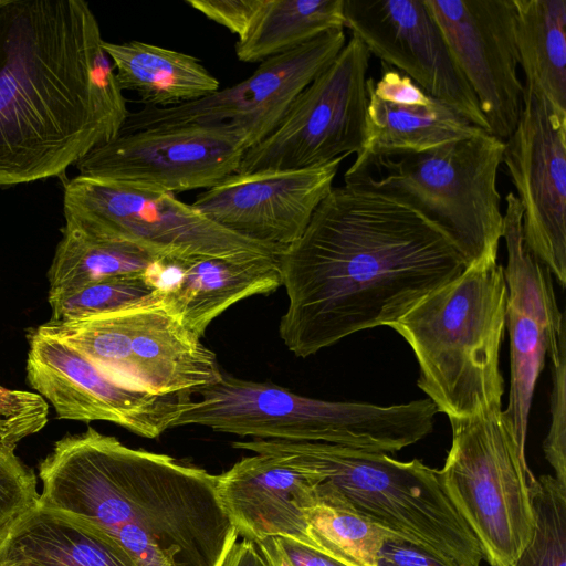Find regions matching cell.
Segmentation results:
<instances>
[{
    "instance_id": "cell-1",
    "label": "cell",
    "mask_w": 566,
    "mask_h": 566,
    "mask_svg": "<svg viewBox=\"0 0 566 566\" xmlns=\"http://www.w3.org/2000/svg\"><path fill=\"white\" fill-rule=\"evenodd\" d=\"M277 259L289 300L279 334L302 358L354 333L390 326L467 268L415 210L347 186L333 187Z\"/></svg>"
},
{
    "instance_id": "cell-2",
    "label": "cell",
    "mask_w": 566,
    "mask_h": 566,
    "mask_svg": "<svg viewBox=\"0 0 566 566\" xmlns=\"http://www.w3.org/2000/svg\"><path fill=\"white\" fill-rule=\"evenodd\" d=\"M84 0H0V186L56 177L129 115Z\"/></svg>"
},
{
    "instance_id": "cell-3",
    "label": "cell",
    "mask_w": 566,
    "mask_h": 566,
    "mask_svg": "<svg viewBox=\"0 0 566 566\" xmlns=\"http://www.w3.org/2000/svg\"><path fill=\"white\" fill-rule=\"evenodd\" d=\"M39 476L40 505L98 527L139 566H222L239 536L217 475L92 427L57 440Z\"/></svg>"
},
{
    "instance_id": "cell-4",
    "label": "cell",
    "mask_w": 566,
    "mask_h": 566,
    "mask_svg": "<svg viewBox=\"0 0 566 566\" xmlns=\"http://www.w3.org/2000/svg\"><path fill=\"white\" fill-rule=\"evenodd\" d=\"M232 446L313 473L316 494L355 511L446 566H481L480 543L447 495L437 469L323 442L253 439Z\"/></svg>"
},
{
    "instance_id": "cell-5",
    "label": "cell",
    "mask_w": 566,
    "mask_h": 566,
    "mask_svg": "<svg viewBox=\"0 0 566 566\" xmlns=\"http://www.w3.org/2000/svg\"><path fill=\"white\" fill-rule=\"evenodd\" d=\"M507 289L497 259L473 263L390 325L411 347L418 387L450 419L502 406Z\"/></svg>"
},
{
    "instance_id": "cell-6",
    "label": "cell",
    "mask_w": 566,
    "mask_h": 566,
    "mask_svg": "<svg viewBox=\"0 0 566 566\" xmlns=\"http://www.w3.org/2000/svg\"><path fill=\"white\" fill-rule=\"evenodd\" d=\"M196 394L200 399L188 405L174 428L198 424L254 439L323 442L384 453L426 438L438 413L428 398L391 406L328 401L226 374Z\"/></svg>"
},
{
    "instance_id": "cell-7",
    "label": "cell",
    "mask_w": 566,
    "mask_h": 566,
    "mask_svg": "<svg viewBox=\"0 0 566 566\" xmlns=\"http://www.w3.org/2000/svg\"><path fill=\"white\" fill-rule=\"evenodd\" d=\"M504 140L483 132L419 153L356 157L344 186L415 210L453 244L467 266L497 259L504 213L497 189Z\"/></svg>"
},
{
    "instance_id": "cell-8",
    "label": "cell",
    "mask_w": 566,
    "mask_h": 566,
    "mask_svg": "<svg viewBox=\"0 0 566 566\" xmlns=\"http://www.w3.org/2000/svg\"><path fill=\"white\" fill-rule=\"evenodd\" d=\"M451 447L442 486L478 538L490 566H511L530 542L535 517L525 448L512 433L502 406L450 419Z\"/></svg>"
},
{
    "instance_id": "cell-9",
    "label": "cell",
    "mask_w": 566,
    "mask_h": 566,
    "mask_svg": "<svg viewBox=\"0 0 566 566\" xmlns=\"http://www.w3.org/2000/svg\"><path fill=\"white\" fill-rule=\"evenodd\" d=\"M36 331L73 347L98 369L157 395L196 394L220 380L216 355L156 295L119 311Z\"/></svg>"
},
{
    "instance_id": "cell-10",
    "label": "cell",
    "mask_w": 566,
    "mask_h": 566,
    "mask_svg": "<svg viewBox=\"0 0 566 566\" xmlns=\"http://www.w3.org/2000/svg\"><path fill=\"white\" fill-rule=\"evenodd\" d=\"M64 229L135 243L159 259L274 254L213 223L175 195L137 184L77 175L63 192Z\"/></svg>"
},
{
    "instance_id": "cell-11",
    "label": "cell",
    "mask_w": 566,
    "mask_h": 566,
    "mask_svg": "<svg viewBox=\"0 0 566 566\" xmlns=\"http://www.w3.org/2000/svg\"><path fill=\"white\" fill-rule=\"evenodd\" d=\"M370 53L352 35L279 126L245 150L238 172L301 169L358 154L366 138Z\"/></svg>"
},
{
    "instance_id": "cell-12",
    "label": "cell",
    "mask_w": 566,
    "mask_h": 566,
    "mask_svg": "<svg viewBox=\"0 0 566 566\" xmlns=\"http://www.w3.org/2000/svg\"><path fill=\"white\" fill-rule=\"evenodd\" d=\"M345 44L344 29L328 31L293 51L262 61L248 78L200 99L129 112L120 133L158 127H214L235 134L249 149L279 126L301 92Z\"/></svg>"
},
{
    "instance_id": "cell-13",
    "label": "cell",
    "mask_w": 566,
    "mask_h": 566,
    "mask_svg": "<svg viewBox=\"0 0 566 566\" xmlns=\"http://www.w3.org/2000/svg\"><path fill=\"white\" fill-rule=\"evenodd\" d=\"M27 379L50 402L56 416L82 422L107 421L154 439L192 401L191 394L157 395L109 377L64 342L29 334Z\"/></svg>"
},
{
    "instance_id": "cell-14",
    "label": "cell",
    "mask_w": 566,
    "mask_h": 566,
    "mask_svg": "<svg viewBox=\"0 0 566 566\" xmlns=\"http://www.w3.org/2000/svg\"><path fill=\"white\" fill-rule=\"evenodd\" d=\"M503 237L507 263L505 328L510 337V394L503 410L522 448L536 381L546 355L554 359L566 344L564 314L559 311L549 270L528 250L523 239V209L512 191L505 197Z\"/></svg>"
},
{
    "instance_id": "cell-15",
    "label": "cell",
    "mask_w": 566,
    "mask_h": 566,
    "mask_svg": "<svg viewBox=\"0 0 566 566\" xmlns=\"http://www.w3.org/2000/svg\"><path fill=\"white\" fill-rule=\"evenodd\" d=\"M245 150L240 137L222 128L158 127L120 133L76 167L82 176L175 195L207 190L238 172Z\"/></svg>"
},
{
    "instance_id": "cell-16",
    "label": "cell",
    "mask_w": 566,
    "mask_h": 566,
    "mask_svg": "<svg viewBox=\"0 0 566 566\" xmlns=\"http://www.w3.org/2000/svg\"><path fill=\"white\" fill-rule=\"evenodd\" d=\"M523 209L528 250L566 285V118L524 91L523 109L504 140L503 161Z\"/></svg>"
},
{
    "instance_id": "cell-17",
    "label": "cell",
    "mask_w": 566,
    "mask_h": 566,
    "mask_svg": "<svg viewBox=\"0 0 566 566\" xmlns=\"http://www.w3.org/2000/svg\"><path fill=\"white\" fill-rule=\"evenodd\" d=\"M473 91L489 133L506 140L524 102L513 0H423Z\"/></svg>"
},
{
    "instance_id": "cell-18",
    "label": "cell",
    "mask_w": 566,
    "mask_h": 566,
    "mask_svg": "<svg viewBox=\"0 0 566 566\" xmlns=\"http://www.w3.org/2000/svg\"><path fill=\"white\" fill-rule=\"evenodd\" d=\"M344 28L370 55L489 132L478 99L423 0H344Z\"/></svg>"
},
{
    "instance_id": "cell-19",
    "label": "cell",
    "mask_w": 566,
    "mask_h": 566,
    "mask_svg": "<svg viewBox=\"0 0 566 566\" xmlns=\"http://www.w3.org/2000/svg\"><path fill=\"white\" fill-rule=\"evenodd\" d=\"M346 157L301 169L235 172L191 205L219 227L281 254L302 235Z\"/></svg>"
},
{
    "instance_id": "cell-20",
    "label": "cell",
    "mask_w": 566,
    "mask_h": 566,
    "mask_svg": "<svg viewBox=\"0 0 566 566\" xmlns=\"http://www.w3.org/2000/svg\"><path fill=\"white\" fill-rule=\"evenodd\" d=\"M317 478L269 453L244 457L217 475L220 503L239 536L254 544L274 536L306 541L304 509Z\"/></svg>"
},
{
    "instance_id": "cell-21",
    "label": "cell",
    "mask_w": 566,
    "mask_h": 566,
    "mask_svg": "<svg viewBox=\"0 0 566 566\" xmlns=\"http://www.w3.org/2000/svg\"><path fill=\"white\" fill-rule=\"evenodd\" d=\"M279 255L209 256L171 262L177 280L160 297L201 338L210 323L237 302L282 286Z\"/></svg>"
},
{
    "instance_id": "cell-22",
    "label": "cell",
    "mask_w": 566,
    "mask_h": 566,
    "mask_svg": "<svg viewBox=\"0 0 566 566\" xmlns=\"http://www.w3.org/2000/svg\"><path fill=\"white\" fill-rule=\"evenodd\" d=\"M0 566H139L112 536L36 503L0 535Z\"/></svg>"
},
{
    "instance_id": "cell-23",
    "label": "cell",
    "mask_w": 566,
    "mask_h": 566,
    "mask_svg": "<svg viewBox=\"0 0 566 566\" xmlns=\"http://www.w3.org/2000/svg\"><path fill=\"white\" fill-rule=\"evenodd\" d=\"M103 48L120 90L136 93L145 106H176L220 88L219 81L190 54L137 40L104 41Z\"/></svg>"
},
{
    "instance_id": "cell-24",
    "label": "cell",
    "mask_w": 566,
    "mask_h": 566,
    "mask_svg": "<svg viewBox=\"0 0 566 566\" xmlns=\"http://www.w3.org/2000/svg\"><path fill=\"white\" fill-rule=\"evenodd\" d=\"M367 95L366 138L356 157L419 153L486 132L430 95L403 104L382 101L368 90Z\"/></svg>"
},
{
    "instance_id": "cell-25",
    "label": "cell",
    "mask_w": 566,
    "mask_h": 566,
    "mask_svg": "<svg viewBox=\"0 0 566 566\" xmlns=\"http://www.w3.org/2000/svg\"><path fill=\"white\" fill-rule=\"evenodd\" d=\"M524 91L543 96L566 118V0H513Z\"/></svg>"
},
{
    "instance_id": "cell-26",
    "label": "cell",
    "mask_w": 566,
    "mask_h": 566,
    "mask_svg": "<svg viewBox=\"0 0 566 566\" xmlns=\"http://www.w3.org/2000/svg\"><path fill=\"white\" fill-rule=\"evenodd\" d=\"M337 29H344V0H264L234 51L241 62H262Z\"/></svg>"
},
{
    "instance_id": "cell-27",
    "label": "cell",
    "mask_w": 566,
    "mask_h": 566,
    "mask_svg": "<svg viewBox=\"0 0 566 566\" xmlns=\"http://www.w3.org/2000/svg\"><path fill=\"white\" fill-rule=\"evenodd\" d=\"M163 261L135 243L94 238L63 228L48 272L49 295L108 277L148 273Z\"/></svg>"
},
{
    "instance_id": "cell-28",
    "label": "cell",
    "mask_w": 566,
    "mask_h": 566,
    "mask_svg": "<svg viewBox=\"0 0 566 566\" xmlns=\"http://www.w3.org/2000/svg\"><path fill=\"white\" fill-rule=\"evenodd\" d=\"M306 541L337 551L364 566H378L387 541H401L368 517L319 497L304 509Z\"/></svg>"
},
{
    "instance_id": "cell-29",
    "label": "cell",
    "mask_w": 566,
    "mask_h": 566,
    "mask_svg": "<svg viewBox=\"0 0 566 566\" xmlns=\"http://www.w3.org/2000/svg\"><path fill=\"white\" fill-rule=\"evenodd\" d=\"M159 287L149 272L104 279L49 295L51 322H69L123 310L156 295Z\"/></svg>"
},
{
    "instance_id": "cell-30",
    "label": "cell",
    "mask_w": 566,
    "mask_h": 566,
    "mask_svg": "<svg viewBox=\"0 0 566 566\" xmlns=\"http://www.w3.org/2000/svg\"><path fill=\"white\" fill-rule=\"evenodd\" d=\"M532 502L534 532L511 566H566V485L543 474L534 482Z\"/></svg>"
},
{
    "instance_id": "cell-31",
    "label": "cell",
    "mask_w": 566,
    "mask_h": 566,
    "mask_svg": "<svg viewBox=\"0 0 566 566\" xmlns=\"http://www.w3.org/2000/svg\"><path fill=\"white\" fill-rule=\"evenodd\" d=\"M14 447L0 441V535L39 501L36 478L14 453Z\"/></svg>"
},
{
    "instance_id": "cell-32",
    "label": "cell",
    "mask_w": 566,
    "mask_h": 566,
    "mask_svg": "<svg viewBox=\"0 0 566 566\" xmlns=\"http://www.w3.org/2000/svg\"><path fill=\"white\" fill-rule=\"evenodd\" d=\"M49 405L39 394L0 385V441L15 448L48 422Z\"/></svg>"
},
{
    "instance_id": "cell-33",
    "label": "cell",
    "mask_w": 566,
    "mask_h": 566,
    "mask_svg": "<svg viewBox=\"0 0 566 566\" xmlns=\"http://www.w3.org/2000/svg\"><path fill=\"white\" fill-rule=\"evenodd\" d=\"M549 361L553 384L549 396L551 424L543 451L556 480L566 485V344Z\"/></svg>"
},
{
    "instance_id": "cell-34",
    "label": "cell",
    "mask_w": 566,
    "mask_h": 566,
    "mask_svg": "<svg viewBox=\"0 0 566 566\" xmlns=\"http://www.w3.org/2000/svg\"><path fill=\"white\" fill-rule=\"evenodd\" d=\"M266 566H364L332 548L274 536L255 544Z\"/></svg>"
},
{
    "instance_id": "cell-35",
    "label": "cell",
    "mask_w": 566,
    "mask_h": 566,
    "mask_svg": "<svg viewBox=\"0 0 566 566\" xmlns=\"http://www.w3.org/2000/svg\"><path fill=\"white\" fill-rule=\"evenodd\" d=\"M207 19L227 28L242 39L251 28L264 0H186Z\"/></svg>"
},
{
    "instance_id": "cell-36",
    "label": "cell",
    "mask_w": 566,
    "mask_h": 566,
    "mask_svg": "<svg viewBox=\"0 0 566 566\" xmlns=\"http://www.w3.org/2000/svg\"><path fill=\"white\" fill-rule=\"evenodd\" d=\"M378 566H446L426 552L403 542L387 541L379 554Z\"/></svg>"
},
{
    "instance_id": "cell-37",
    "label": "cell",
    "mask_w": 566,
    "mask_h": 566,
    "mask_svg": "<svg viewBox=\"0 0 566 566\" xmlns=\"http://www.w3.org/2000/svg\"><path fill=\"white\" fill-rule=\"evenodd\" d=\"M222 566H266L254 543L242 539L228 553Z\"/></svg>"
}]
</instances>
